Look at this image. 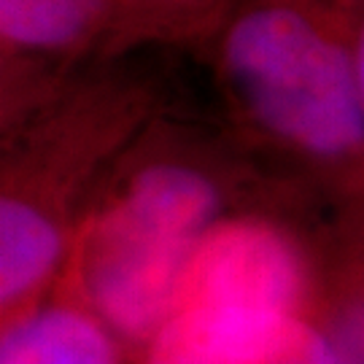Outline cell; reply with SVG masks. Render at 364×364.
Wrapping results in <instances>:
<instances>
[{"label": "cell", "mask_w": 364, "mask_h": 364, "mask_svg": "<svg viewBox=\"0 0 364 364\" xmlns=\"http://www.w3.org/2000/svg\"><path fill=\"white\" fill-rule=\"evenodd\" d=\"M216 210L219 195L200 170L176 162L141 170L81 246L78 273L95 316L122 338L149 343L176 308Z\"/></svg>", "instance_id": "1"}, {"label": "cell", "mask_w": 364, "mask_h": 364, "mask_svg": "<svg viewBox=\"0 0 364 364\" xmlns=\"http://www.w3.org/2000/svg\"><path fill=\"white\" fill-rule=\"evenodd\" d=\"M224 60L248 111L275 138L324 159L364 149L353 54L308 14L291 6L240 14L227 33Z\"/></svg>", "instance_id": "2"}, {"label": "cell", "mask_w": 364, "mask_h": 364, "mask_svg": "<svg viewBox=\"0 0 364 364\" xmlns=\"http://www.w3.org/2000/svg\"><path fill=\"white\" fill-rule=\"evenodd\" d=\"M305 289L302 257L278 227L257 219L216 221L197 246L176 308L302 313Z\"/></svg>", "instance_id": "3"}, {"label": "cell", "mask_w": 364, "mask_h": 364, "mask_svg": "<svg viewBox=\"0 0 364 364\" xmlns=\"http://www.w3.org/2000/svg\"><path fill=\"white\" fill-rule=\"evenodd\" d=\"M146 364H332V340L302 313L176 308Z\"/></svg>", "instance_id": "4"}, {"label": "cell", "mask_w": 364, "mask_h": 364, "mask_svg": "<svg viewBox=\"0 0 364 364\" xmlns=\"http://www.w3.org/2000/svg\"><path fill=\"white\" fill-rule=\"evenodd\" d=\"M0 364H119L108 326L78 308H41L14 318L0 340Z\"/></svg>", "instance_id": "5"}, {"label": "cell", "mask_w": 364, "mask_h": 364, "mask_svg": "<svg viewBox=\"0 0 364 364\" xmlns=\"http://www.w3.org/2000/svg\"><path fill=\"white\" fill-rule=\"evenodd\" d=\"M63 240L54 221L22 197L0 205V299L3 311L25 302L54 273Z\"/></svg>", "instance_id": "6"}, {"label": "cell", "mask_w": 364, "mask_h": 364, "mask_svg": "<svg viewBox=\"0 0 364 364\" xmlns=\"http://www.w3.org/2000/svg\"><path fill=\"white\" fill-rule=\"evenodd\" d=\"M100 9V0H0V30L16 49L57 52L84 38Z\"/></svg>", "instance_id": "7"}, {"label": "cell", "mask_w": 364, "mask_h": 364, "mask_svg": "<svg viewBox=\"0 0 364 364\" xmlns=\"http://www.w3.org/2000/svg\"><path fill=\"white\" fill-rule=\"evenodd\" d=\"M332 364H364V302H353L329 332Z\"/></svg>", "instance_id": "8"}, {"label": "cell", "mask_w": 364, "mask_h": 364, "mask_svg": "<svg viewBox=\"0 0 364 364\" xmlns=\"http://www.w3.org/2000/svg\"><path fill=\"white\" fill-rule=\"evenodd\" d=\"M353 68H356V81H359V92H362V103H364V22L359 27V36L353 43Z\"/></svg>", "instance_id": "9"}]
</instances>
